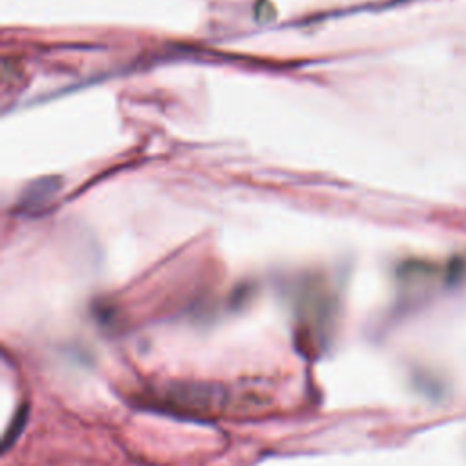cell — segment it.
I'll return each instance as SVG.
<instances>
[{
	"mask_svg": "<svg viewBox=\"0 0 466 466\" xmlns=\"http://www.w3.org/2000/svg\"><path fill=\"white\" fill-rule=\"evenodd\" d=\"M169 408L193 417H206L228 408L229 393L222 386L201 381H173L162 390Z\"/></svg>",
	"mask_w": 466,
	"mask_h": 466,
	"instance_id": "cell-1",
	"label": "cell"
},
{
	"mask_svg": "<svg viewBox=\"0 0 466 466\" xmlns=\"http://www.w3.org/2000/svg\"><path fill=\"white\" fill-rule=\"evenodd\" d=\"M28 415H30V408H28V405L24 402V405L18 406L17 414L11 419V423H9L8 430H6L4 439H2V452H8V450L15 445V441L18 439L20 432L24 430V426H26Z\"/></svg>",
	"mask_w": 466,
	"mask_h": 466,
	"instance_id": "cell-2",
	"label": "cell"
}]
</instances>
